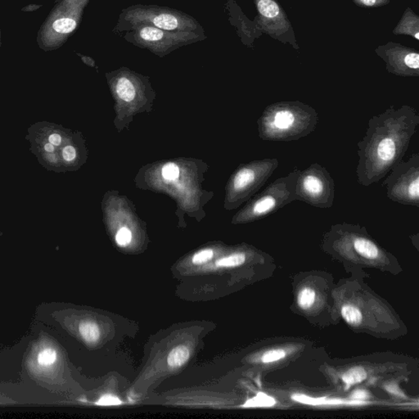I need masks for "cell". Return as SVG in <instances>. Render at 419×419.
Returning <instances> with one entry per match:
<instances>
[{"label": "cell", "instance_id": "obj_1", "mask_svg": "<svg viewBox=\"0 0 419 419\" xmlns=\"http://www.w3.org/2000/svg\"><path fill=\"white\" fill-rule=\"evenodd\" d=\"M419 125V115L409 105L390 107L368 121L364 138L357 143V180L370 187L382 181L403 160Z\"/></svg>", "mask_w": 419, "mask_h": 419}, {"label": "cell", "instance_id": "obj_2", "mask_svg": "<svg viewBox=\"0 0 419 419\" xmlns=\"http://www.w3.org/2000/svg\"><path fill=\"white\" fill-rule=\"evenodd\" d=\"M318 122L315 108L299 101H289L268 105L257 124L262 141L292 142L310 136Z\"/></svg>", "mask_w": 419, "mask_h": 419}, {"label": "cell", "instance_id": "obj_3", "mask_svg": "<svg viewBox=\"0 0 419 419\" xmlns=\"http://www.w3.org/2000/svg\"><path fill=\"white\" fill-rule=\"evenodd\" d=\"M89 0H59L38 31V46L44 51L58 49L79 26Z\"/></svg>", "mask_w": 419, "mask_h": 419}, {"label": "cell", "instance_id": "obj_4", "mask_svg": "<svg viewBox=\"0 0 419 419\" xmlns=\"http://www.w3.org/2000/svg\"><path fill=\"white\" fill-rule=\"evenodd\" d=\"M121 30H133L138 26H153L158 29L195 32L204 34L203 27L191 16L170 9L138 5L122 11Z\"/></svg>", "mask_w": 419, "mask_h": 419}, {"label": "cell", "instance_id": "obj_5", "mask_svg": "<svg viewBox=\"0 0 419 419\" xmlns=\"http://www.w3.org/2000/svg\"><path fill=\"white\" fill-rule=\"evenodd\" d=\"M300 169L295 167L287 176L277 178L257 194L241 214L244 221L269 216L296 201L295 186Z\"/></svg>", "mask_w": 419, "mask_h": 419}, {"label": "cell", "instance_id": "obj_6", "mask_svg": "<svg viewBox=\"0 0 419 419\" xmlns=\"http://www.w3.org/2000/svg\"><path fill=\"white\" fill-rule=\"evenodd\" d=\"M335 192V181L325 166L313 163L299 171L295 186L296 201L317 208H331Z\"/></svg>", "mask_w": 419, "mask_h": 419}, {"label": "cell", "instance_id": "obj_7", "mask_svg": "<svg viewBox=\"0 0 419 419\" xmlns=\"http://www.w3.org/2000/svg\"><path fill=\"white\" fill-rule=\"evenodd\" d=\"M383 186L393 202L419 208V154L396 163L385 176Z\"/></svg>", "mask_w": 419, "mask_h": 419}, {"label": "cell", "instance_id": "obj_8", "mask_svg": "<svg viewBox=\"0 0 419 419\" xmlns=\"http://www.w3.org/2000/svg\"><path fill=\"white\" fill-rule=\"evenodd\" d=\"M131 31L126 36L128 41L159 56L168 54L173 50L205 39L204 34L199 33L170 31L146 26Z\"/></svg>", "mask_w": 419, "mask_h": 419}, {"label": "cell", "instance_id": "obj_9", "mask_svg": "<svg viewBox=\"0 0 419 419\" xmlns=\"http://www.w3.org/2000/svg\"><path fill=\"white\" fill-rule=\"evenodd\" d=\"M278 164L277 158H266L240 167L231 181L233 196L237 201L253 196L269 181Z\"/></svg>", "mask_w": 419, "mask_h": 419}, {"label": "cell", "instance_id": "obj_10", "mask_svg": "<svg viewBox=\"0 0 419 419\" xmlns=\"http://www.w3.org/2000/svg\"><path fill=\"white\" fill-rule=\"evenodd\" d=\"M292 399L298 403L313 405V406H325V405H350L361 406L368 405V402L356 400H344V399H328L326 398H313L311 396L304 394H294Z\"/></svg>", "mask_w": 419, "mask_h": 419}, {"label": "cell", "instance_id": "obj_11", "mask_svg": "<svg viewBox=\"0 0 419 419\" xmlns=\"http://www.w3.org/2000/svg\"><path fill=\"white\" fill-rule=\"evenodd\" d=\"M116 92L123 101L130 103L136 98V89L127 76H121L116 84Z\"/></svg>", "mask_w": 419, "mask_h": 419}, {"label": "cell", "instance_id": "obj_12", "mask_svg": "<svg viewBox=\"0 0 419 419\" xmlns=\"http://www.w3.org/2000/svg\"><path fill=\"white\" fill-rule=\"evenodd\" d=\"M190 352L186 345H178L173 349L167 358V363L171 367H181L188 360Z\"/></svg>", "mask_w": 419, "mask_h": 419}, {"label": "cell", "instance_id": "obj_13", "mask_svg": "<svg viewBox=\"0 0 419 419\" xmlns=\"http://www.w3.org/2000/svg\"><path fill=\"white\" fill-rule=\"evenodd\" d=\"M79 331L81 337L89 344L97 343L100 338V330L96 323L84 321L81 323Z\"/></svg>", "mask_w": 419, "mask_h": 419}, {"label": "cell", "instance_id": "obj_14", "mask_svg": "<svg viewBox=\"0 0 419 419\" xmlns=\"http://www.w3.org/2000/svg\"><path fill=\"white\" fill-rule=\"evenodd\" d=\"M367 378V372L363 367H354L350 368L343 376V381L345 384V390L349 389L352 385H355L365 381Z\"/></svg>", "mask_w": 419, "mask_h": 419}, {"label": "cell", "instance_id": "obj_15", "mask_svg": "<svg viewBox=\"0 0 419 419\" xmlns=\"http://www.w3.org/2000/svg\"><path fill=\"white\" fill-rule=\"evenodd\" d=\"M342 316L344 320L351 326H359L362 322V313L357 307L345 305L342 308Z\"/></svg>", "mask_w": 419, "mask_h": 419}, {"label": "cell", "instance_id": "obj_16", "mask_svg": "<svg viewBox=\"0 0 419 419\" xmlns=\"http://www.w3.org/2000/svg\"><path fill=\"white\" fill-rule=\"evenodd\" d=\"M276 404L275 399L263 393L257 394L253 399L248 400L243 407H272Z\"/></svg>", "mask_w": 419, "mask_h": 419}, {"label": "cell", "instance_id": "obj_17", "mask_svg": "<svg viewBox=\"0 0 419 419\" xmlns=\"http://www.w3.org/2000/svg\"><path fill=\"white\" fill-rule=\"evenodd\" d=\"M316 298V293L311 288H306L299 293L298 303L301 309L308 310L314 305Z\"/></svg>", "mask_w": 419, "mask_h": 419}, {"label": "cell", "instance_id": "obj_18", "mask_svg": "<svg viewBox=\"0 0 419 419\" xmlns=\"http://www.w3.org/2000/svg\"><path fill=\"white\" fill-rule=\"evenodd\" d=\"M57 352L52 348L44 349L37 356L39 365L46 368L54 365L55 362L57 361Z\"/></svg>", "mask_w": 419, "mask_h": 419}, {"label": "cell", "instance_id": "obj_19", "mask_svg": "<svg viewBox=\"0 0 419 419\" xmlns=\"http://www.w3.org/2000/svg\"><path fill=\"white\" fill-rule=\"evenodd\" d=\"M246 261V255L244 253H236L226 257H223L216 262V265L219 267H236L242 266Z\"/></svg>", "mask_w": 419, "mask_h": 419}, {"label": "cell", "instance_id": "obj_20", "mask_svg": "<svg viewBox=\"0 0 419 419\" xmlns=\"http://www.w3.org/2000/svg\"><path fill=\"white\" fill-rule=\"evenodd\" d=\"M259 12L266 18H275L278 13V5L272 0H261L258 4Z\"/></svg>", "mask_w": 419, "mask_h": 419}, {"label": "cell", "instance_id": "obj_21", "mask_svg": "<svg viewBox=\"0 0 419 419\" xmlns=\"http://www.w3.org/2000/svg\"><path fill=\"white\" fill-rule=\"evenodd\" d=\"M161 176L166 181L171 182L176 181L180 176V168L175 163H167L163 167L161 170Z\"/></svg>", "mask_w": 419, "mask_h": 419}, {"label": "cell", "instance_id": "obj_22", "mask_svg": "<svg viewBox=\"0 0 419 419\" xmlns=\"http://www.w3.org/2000/svg\"><path fill=\"white\" fill-rule=\"evenodd\" d=\"M286 352L282 349L271 350L266 352L261 357V362L264 364H270V363L276 362L285 358Z\"/></svg>", "mask_w": 419, "mask_h": 419}, {"label": "cell", "instance_id": "obj_23", "mask_svg": "<svg viewBox=\"0 0 419 419\" xmlns=\"http://www.w3.org/2000/svg\"><path fill=\"white\" fill-rule=\"evenodd\" d=\"M131 239V231L126 227L121 228V230L117 232L116 236V242L121 246V247H126V246L130 244Z\"/></svg>", "mask_w": 419, "mask_h": 419}, {"label": "cell", "instance_id": "obj_24", "mask_svg": "<svg viewBox=\"0 0 419 419\" xmlns=\"http://www.w3.org/2000/svg\"><path fill=\"white\" fill-rule=\"evenodd\" d=\"M214 256V251L211 249H205L198 251V253L195 254L193 257V263L194 265H203L212 259Z\"/></svg>", "mask_w": 419, "mask_h": 419}, {"label": "cell", "instance_id": "obj_25", "mask_svg": "<svg viewBox=\"0 0 419 419\" xmlns=\"http://www.w3.org/2000/svg\"><path fill=\"white\" fill-rule=\"evenodd\" d=\"M97 404L104 406L118 405L121 404V401L116 396L106 395L99 399Z\"/></svg>", "mask_w": 419, "mask_h": 419}, {"label": "cell", "instance_id": "obj_26", "mask_svg": "<svg viewBox=\"0 0 419 419\" xmlns=\"http://www.w3.org/2000/svg\"><path fill=\"white\" fill-rule=\"evenodd\" d=\"M408 68L417 70L419 69V55L418 54H408L405 59Z\"/></svg>", "mask_w": 419, "mask_h": 419}, {"label": "cell", "instance_id": "obj_27", "mask_svg": "<svg viewBox=\"0 0 419 419\" xmlns=\"http://www.w3.org/2000/svg\"><path fill=\"white\" fill-rule=\"evenodd\" d=\"M63 156L65 161H71L76 158V151L74 147L66 146L64 148Z\"/></svg>", "mask_w": 419, "mask_h": 419}, {"label": "cell", "instance_id": "obj_28", "mask_svg": "<svg viewBox=\"0 0 419 419\" xmlns=\"http://www.w3.org/2000/svg\"><path fill=\"white\" fill-rule=\"evenodd\" d=\"M368 398H370V396H368V393L365 390H356L350 395L351 400L362 401H366L368 399Z\"/></svg>", "mask_w": 419, "mask_h": 419}, {"label": "cell", "instance_id": "obj_29", "mask_svg": "<svg viewBox=\"0 0 419 419\" xmlns=\"http://www.w3.org/2000/svg\"><path fill=\"white\" fill-rule=\"evenodd\" d=\"M49 141L50 143H52L54 146H60L61 143V137L59 133H53V135L49 136Z\"/></svg>", "mask_w": 419, "mask_h": 419}, {"label": "cell", "instance_id": "obj_30", "mask_svg": "<svg viewBox=\"0 0 419 419\" xmlns=\"http://www.w3.org/2000/svg\"><path fill=\"white\" fill-rule=\"evenodd\" d=\"M41 7H42V5L31 4V5H28V6H26L24 9H22L21 11H22V12L31 13V12H33V11H36Z\"/></svg>", "mask_w": 419, "mask_h": 419}, {"label": "cell", "instance_id": "obj_31", "mask_svg": "<svg viewBox=\"0 0 419 419\" xmlns=\"http://www.w3.org/2000/svg\"><path fill=\"white\" fill-rule=\"evenodd\" d=\"M44 150H46L48 153H53L54 151V146L52 143H46V146H44Z\"/></svg>", "mask_w": 419, "mask_h": 419}, {"label": "cell", "instance_id": "obj_32", "mask_svg": "<svg viewBox=\"0 0 419 419\" xmlns=\"http://www.w3.org/2000/svg\"><path fill=\"white\" fill-rule=\"evenodd\" d=\"M78 55L81 56L82 60L84 61H85L86 64H89V65H94V61L91 58L85 57V56H82L81 54H78Z\"/></svg>", "mask_w": 419, "mask_h": 419}, {"label": "cell", "instance_id": "obj_33", "mask_svg": "<svg viewBox=\"0 0 419 419\" xmlns=\"http://www.w3.org/2000/svg\"><path fill=\"white\" fill-rule=\"evenodd\" d=\"M361 1L367 5V6H373L375 4L376 0H361Z\"/></svg>", "mask_w": 419, "mask_h": 419}, {"label": "cell", "instance_id": "obj_34", "mask_svg": "<svg viewBox=\"0 0 419 419\" xmlns=\"http://www.w3.org/2000/svg\"><path fill=\"white\" fill-rule=\"evenodd\" d=\"M2 46V34H1V29H0V48Z\"/></svg>", "mask_w": 419, "mask_h": 419}, {"label": "cell", "instance_id": "obj_35", "mask_svg": "<svg viewBox=\"0 0 419 419\" xmlns=\"http://www.w3.org/2000/svg\"><path fill=\"white\" fill-rule=\"evenodd\" d=\"M415 37H416L417 40H418V39H419L418 33H417V34L415 35Z\"/></svg>", "mask_w": 419, "mask_h": 419}]
</instances>
